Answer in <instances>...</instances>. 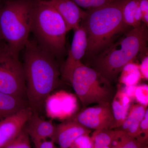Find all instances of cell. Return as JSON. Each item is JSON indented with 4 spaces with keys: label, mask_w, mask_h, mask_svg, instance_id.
<instances>
[{
    "label": "cell",
    "mask_w": 148,
    "mask_h": 148,
    "mask_svg": "<svg viewBox=\"0 0 148 148\" xmlns=\"http://www.w3.org/2000/svg\"><path fill=\"white\" fill-rule=\"evenodd\" d=\"M114 136V129L95 130L91 137L92 146L100 147L111 146Z\"/></svg>",
    "instance_id": "d6986e66"
},
{
    "label": "cell",
    "mask_w": 148,
    "mask_h": 148,
    "mask_svg": "<svg viewBox=\"0 0 148 148\" xmlns=\"http://www.w3.org/2000/svg\"><path fill=\"white\" fill-rule=\"evenodd\" d=\"M148 86L143 84L137 85L135 91V99L139 104L147 107L148 105Z\"/></svg>",
    "instance_id": "cb8c5ba5"
},
{
    "label": "cell",
    "mask_w": 148,
    "mask_h": 148,
    "mask_svg": "<svg viewBox=\"0 0 148 148\" xmlns=\"http://www.w3.org/2000/svg\"><path fill=\"white\" fill-rule=\"evenodd\" d=\"M34 0H8L0 10L2 39L16 56L29 40Z\"/></svg>",
    "instance_id": "5b68a950"
},
{
    "label": "cell",
    "mask_w": 148,
    "mask_h": 148,
    "mask_svg": "<svg viewBox=\"0 0 148 148\" xmlns=\"http://www.w3.org/2000/svg\"><path fill=\"white\" fill-rule=\"evenodd\" d=\"M137 85L125 86H124L123 88L125 92L126 93L131 101H133L135 99V91Z\"/></svg>",
    "instance_id": "f1b7e54d"
},
{
    "label": "cell",
    "mask_w": 148,
    "mask_h": 148,
    "mask_svg": "<svg viewBox=\"0 0 148 148\" xmlns=\"http://www.w3.org/2000/svg\"><path fill=\"white\" fill-rule=\"evenodd\" d=\"M139 5L142 14V21L148 25V0H139Z\"/></svg>",
    "instance_id": "484cf974"
},
{
    "label": "cell",
    "mask_w": 148,
    "mask_h": 148,
    "mask_svg": "<svg viewBox=\"0 0 148 148\" xmlns=\"http://www.w3.org/2000/svg\"><path fill=\"white\" fill-rule=\"evenodd\" d=\"M80 8L92 9L101 7L111 2L112 0H72Z\"/></svg>",
    "instance_id": "603a6c76"
},
{
    "label": "cell",
    "mask_w": 148,
    "mask_h": 148,
    "mask_svg": "<svg viewBox=\"0 0 148 148\" xmlns=\"http://www.w3.org/2000/svg\"><path fill=\"white\" fill-rule=\"evenodd\" d=\"M0 91L27 99L23 65L3 40L0 42Z\"/></svg>",
    "instance_id": "52a82bcc"
},
{
    "label": "cell",
    "mask_w": 148,
    "mask_h": 148,
    "mask_svg": "<svg viewBox=\"0 0 148 148\" xmlns=\"http://www.w3.org/2000/svg\"><path fill=\"white\" fill-rule=\"evenodd\" d=\"M111 144L118 145L121 148H146L148 147L143 145L135 138L118 128L114 129V136Z\"/></svg>",
    "instance_id": "ac0fdd59"
},
{
    "label": "cell",
    "mask_w": 148,
    "mask_h": 148,
    "mask_svg": "<svg viewBox=\"0 0 148 148\" xmlns=\"http://www.w3.org/2000/svg\"><path fill=\"white\" fill-rule=\"evenodd\" d=\"M111 146L108 147H100V146H92V148H110Z\"/></svg>",
    "instance_id": "f546056e"
},
{
    "label": "cell",
    "mask_w": 148,
    "mask_h": 148,
    "mask_svg": "<svg viewBox=\"0 0 148 148\" xmlns=\"http://www.w3.org/2000/svg\"><path fill=\"white\" fill-rule=\"evenodd\" d=\"M70 119L90 130L116 128L111 105H97L87 107L75 114Z\"/></svg>",
    "instance_id": "ba28073f"
},
{
    "label": "cell",
    "mask_w": 148,
    "mask_h": 148,
    "mask_svg": "<svg viewBox=\"0 0 148 148\" xmlns=\"http://www.w3.org/2000/svg\"><path fill=\"white\" fill-rule=\"evenodd\" d=\"M28 107L26 98L0 91V122Z\"/></svg>",
    "instance_id": "5bb4252c"
},
{
    "label": "cell",
    "mask_w": 148,
    "mask_h": 148,
    "mask_svg": "<svg viewBox=\"0 0 148 148\" xmlns=\"http://www.w3.org/2000/svg\"><path fill=\"white\" fill-rule=\"evenodd\" d=\"M64 19L68 31L74 30L86 15V11L80 8L72 0H46Z\"/></svg>",
    "instance_id": "7c38bea8"
},
{
    "label": "cell",
    "mask_w": 148,
    "mask_h": 148,
    "mask_svg": "<svg viewBox=\"0 0 148 148\" xmlns=\"http://www.w3.org/2000/svg\"><path fill=\"white\" fill-rule=\"evenodd\" d=\"M34 148H55L54 143L51 139L42 140L34 145Z\"/></svg>",
    "instance_id": "83f0119b"
},
{
    "label": "cell",
    "mask_w": 148,
    "mask_h": 148,
    "mask_svg": "<svg viewBox=\"0 0 148 148\" xmlns=\"http://www.w3.org/2000/svg\"><path fill=\"white\" fill-rule=\"evenodd\" d=\"M74 34L68 57L62 70V78L70 82L72 74L75 69L82 64L81 60L85 55L87 50V34L82 25L74 30Z\"/></svg>",
    "instance_id": "9c48e42d"
},
{
    "label": "cell",
    "mask_w": 148,
    "mask_h": 148,
    "mask_svg": "<svg viewBox=\"0 0 148 148\" xmlns=\"http://www.w3.org/2000/svg\"><path fill=\"white\" fill-rule=\"evenodd\" d=\"M148 110L147 109L145 116L140 123L138 135L135 139L145 146H148Z\"/></svg>",
    "instance_id": "7402d4cb"
},
{
    "label": "cell",
    "mask_w": 148,
    "mask_h": 148,
    "mask_svg": "<svg viewBox=\"0 0 148 148\" xmlns=\"http://www.w3.org/2000/svg\"><path fill=\"white\" fill-rule=\"evenodd\" d=\"M147 27L144 23L132 28L93 57L92 69L112 84L123 67L133 62L138 54L146 49Z\"/></svg>",
    "instance_id": "3957f363"
},
{
    "label": "cell",
    "mask_w": 148,
    "mask_h": 148,
    "mask_svg": "<svg viewBox=\"0 0 148 148\" xmlns=\"http://www.w3.org/2000/svg\"><path fill=\"white\" fill-rule=\"evenodd\" d=\"M2 6V5L0 3V10H1V8ZM2 40H2V39L1 36V32H0V42Z\"/></svg>",
    "instance_id": "4dcf8cb0"
},
{
    "label": "cell",
    "mask_w": 148,
    "mask_h": 148,
    "mask_svg": "<svg viewBox=\"0 0 148 148\" xmlns=\"http://www.w3.org/2000/svg\"><path fill=\"white\" fill-rule=\"evenodd\" d=\"M91 130L70 119L55 125L52 140L61 148H69L75 140L81 135H89Z\"/></svg>",
    "instance_id": "8fae6325"
},
{
    "label": "cell",
    "mask_w": 148,
    "mask_h": 148,
    "mask_svg": "<svg viewBox=\"0 0 148 148\" xmlns=\"http://www.w3.org/2000/svg\"><path fill=\"white\" fill-rule=\"evenodd\" d=\"M24 49L27 101L33 113L40 115L47 98L60 84L61 72L56 58L36 40L29 39Z\"/></svg>",
    "instance_id": "6da1fadb"
},
{
    "label": "cell",
    "mask_w": 148,
    "mask_h": 148,
    "mask_svg": "<svg viewBox=\"0 0 148 148\" xmlns=\"http://www.w3.org/2000/svg\"><path fill=\"white\" fill-rule=\"evenodd\" d=\"M31 32L38 44L56 58L65 53L69 31L60 14L46 0H34Z\"/></svg>",
    "instance_id": "277c9868"
},
{
    "label": "cell",
    "mask_w": 148,
    "mask_h": 148,
    "mask_svg": "<svg viewBox=\"0 0 148 148\" xmlns=\"http://www.w3.org/2000/svg\"><path fill=\"white\" fill-rule=\"evenodd\" d=\"M131 101L125 92L123 87H120L115 92L111 103V108L115 121L116 128H119L126 119Z\"/></svg>",
    "instance_id": "2e32d148"
},
{
    "label": "cell",
    "mask_w": 148,
    "mask_h": 148,
    "mask_svg": "<svg viewBox=\"0 0 148 148\" xmlns=\"http://www.w3.org/2000/svg\"><path fill=\"white\" fill-rule=\"evenodd\" d=\"M146 148H148V147H146Z\"/></svg>",
    "instance_id": "d6a6232c"
},
{
    "label": "cell",
    "mask_w": 148,
    "mask_h": 148,
    "mask_svg": "<svg viewBox=\"0 0 148 148\" xmlns=\"http://www.w3.org/2000/svg\"><path fill=\"white\" fill-rule=\"evenodd\" d=\"M55 127L51 121L42 119L38 114L33 113L24 128L34 145L42 140H52Z\"/></svg>",
    "instance_id": "4fadbf2b"
},
{
    "label": "cell",
    "mask_w": 148,
    "mask_h": 148,
    "mask_svg": "<svg viewBox=\"0 0 148 148\" xmlns=\"http://www.w3.org/2000/svg\"><path fill=\"white\" fill-rule=\"evenodd\" d=\"M121 73L119 82L125 86L137 85L142 79L139 65L133 62L125 65Z\"/></svg>",
    "instance_id": "e0dca14e"
},
{
    "label": "cell",
    "mask_w": 148,
    "mask_h": 148,
    "mask_svg": "<svg viewBox=\"0 0 148 148\" xmlns=\"http://www.w3.org/2000/svg\"><path fill=\"white\" fill-rule=\"evenodd\" d=\"M33 112L29 107L0 122V148L8 144L24 128Z\"/></svg>",
    "instance_id": "30bf717a"
},
{
    "label": "cell",
    "mask_w": 148,
    "mask_h": 148,
    "mask_svg": "<svg viewBox=\"0 0 148 148\" xmlns=\"http://www.w3.org/2000/svg\"><path fill=\"white\" fill-rule=\"evenodd\" d=\"M126 0H112L101 7L88 10L82 25L87 34L85 55L95 57L114 42L126 27L122 9Z\"/></svg>",
    "instance_id": "7a4b0ae2"
},
{
    "label": "cell",
    "mask_w": 148,
    "mask_h": 148,
    "mask_svg": "<svg viewBox=\"0 0 148 148\" xmlns=\"http://www.w3.org/2000/svg\"><path fill=\"white\" fill-rule=\"evenodd\" d=\"M139 66L140 73L142 75V78L148 80V57L147 55V56H146L143 58L141 64Z\"/></svg>",
    "instance_id": "4316f807"
},
{
    "label": "cell",
    "mask_w": 148,
    "mask_h": 148,
    "mask_svg": "<svg viewBox=\"0 0 148 148\" xmlns=\"http://www.w3.org/2000/svg\"><path fill=\"white\" fill-rule=\"evenodd\" d=\"M2 148H32L30 138L25 128Z\"/></svg>",
    "instance_id": "44dd1931"
},
{
    "label": "cell",
    "mask_w": 148,
    "mask_h": 148,
    "mask_svg": "<svg viewBox=\"0 0 148 148\" xmlns=\"http://www.w3.org/2000/svg\"><path fill=\"white\" fill-rule=\"evenodd\" d=\"M70 83L84 108L92 104L111 105L115 92L95 69L82 64L73 72Z\"/></svg>",
    "instance_id": "8992f818"
},
{
    "label": "cell",
    "mask_w": 148,
    "mask_h": 148,
    "mask_svg": "<svg viewBox=\"0 0 148 148\" xmlns=\"http://www.w3.org/2000/svg\"><path fill=\"white\" fill-rule=\"evenodd\" d=\"M91 137L88 134L81 135L76 138L69 148H92Z\"/></svg>",
    "instance_id": "d4e9b609"
},
{
    "label": "cell",
    "mask_w": 148,
    "mask_h": 148,
    "mask_svg": "<svg viewBox=\"0 0 148 148\" xmlns=\"http://www.w3.org/2000/svg\"><path fill=\"white\" fill-rule=\"evenodd\" d=\"M139 0H126L122 9V15L125 24L127 27L135 26V15Z\"/></svg>",
    "instance_id": "ffe728a7"
},
{
    "label": "cell",
    "mask_w": 148,
    "mask_h": 148,
    "mask_svg": "<svg viewBox=\"0 0 148 148\" xmlns=\"http://www.w3.org/2000/svg\"><path fill=\"white\" fill-rule=\"evenodd\" d=\"M147 109V107L139 104L132 106L126 119L118 129L135 139L138 134L140 123L145 116Z\"/></svg>",
    "instance_id": "9a60e30c"
},
{
    "label": "cell",
    "mask_w": 148,
    "mask_h": 148,
    "mask_svg": "<svg viewBox=\"0 0 148 148\" xmlns=\"http://www.w3.org/2000/svg\"><path fill=\"white\" fill-rule=\"evenodd\" d=\"M55 148H56V147H55Z\"/></svg>",
    "instance_id": "1f68e13d"
}]
</instances>
